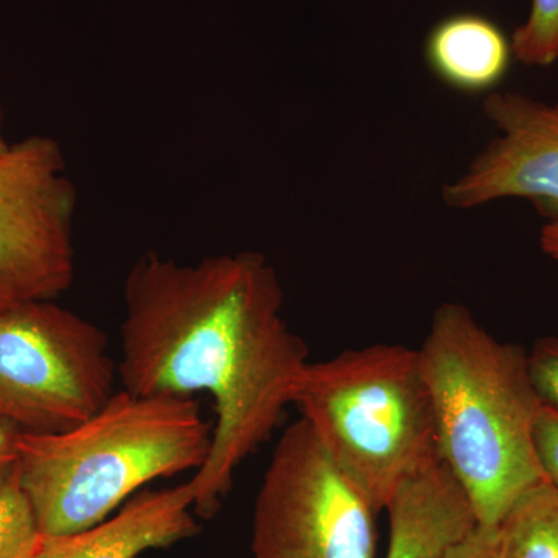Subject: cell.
Segmentation results:
<instances>
[{
	"label": "cell",
	"mask_w": 558,
	"mask_h": 558,
	"mask_svg": "<svg viewBox=\"0 0 558 558\" xmlns=\"http://www.w3.org/2000/svg\"><path fill=\"white\" fill-rule=\"evenodd\" d=\"M121 388L140 396L215 402L211 447L193 478L194 512L209 519L234 475L269 440L310 365V348L284 315L277 271L260 253L182 264L156 252L124 279Z\"/></svg>",
	"instance_id": "obj_1"
},
{
	"label": "cell",
	"mask_w": 558,
	"mask_h": 558,
	"mask_svg": "<svg viewBox=\"0 0 558 558\" xmlns=\"http://www.w3.org/2000/svg\"><path fill=\"white\" fill-rule=\"evenodd\" d=\"M444 464L468 495L480 526L495 527L546 480L534 429L543 400L529 352L506 343L458 303L435 312L418 348Z\"/></svg>",
	"instance_id": "obj_2"
},
{
	"label": "cell",
	"mask_w": 558,
	"mask_h": 558,
	"mask_svg": "<svg viewBox=\"0 0 558 558\" xmlns=\"http://www.w3.org/2000/svg\"><path fill=\"white\" fill-rule=\"evenodd\" d=\"M211 438L213 422L196 399L121 388L75 427L21 432L16 476L40 534H75L154 481L196 473Z\"/></svg>",
	"instance_id": "obj_3"
},
{
	"label": "cell",
	"mask_w": 558,
	"mask_h": 558,
	"mask_svg": "<svg viewBox=\"0 0 558 558\" xmlns=\"http://www.w3.org/2000/svg\"><path fill=\"white\" fill-rule=\"evenodd\" d=\"M292 405L377 512L442 462L418 349L373 344L310 362Z\"/></svg>",
	"instance_id": "obj_4"
},
{
	"label": "cell",
	"mask_w": 558,
	"mask_h": 558,
	"mask_svg": "<svg viewBox=\"0 0 558 558\" xmlns=\"http://www.w3.org/2000/svg\"><path fill=\"white\" fill-rule=\"evenodd\" d=\"M108 337L54 300L0 304V421L24 433H60L117 391Z\"/></svg>",
	"instance_id": "obj_5"
},
{
	"label": "cell",
	"mask_w": 558,
	"mask_h": 558,
	"mask_svg": "<svg viewBox=\"0 0 558 558\" xmlns=\"http://www.w3.org/2000/svg\"><path fill=\"white\" fill-rule=\"evenodd\" d=\"M300 417L279 438L253 513V558H374L376 515Z\"/></svg>",
	"instance_id": "obj_6"
},
{
	"label": "cell",
	"mask_w": 558,
	"mask_h": 558,
	"mask_svg": "<svg viewBox=\"0 0 558 558\" xmlns=\"http://www.w3.org/2000/svg\"><path fill=\"white\" fill-rule=\"evenodd\" d=\"M78 193L64 150L33 134L0 153V279L16 300H57L75 281Z\"/></svg>",
	"instance_id": "obj_7"
},
{
	"label": "cell",
	"mask_w": 558,
	"mask_h": 558,
	"mask_svg": "<svg viewBox=\"0 0 558 558\" xmlns=\"http://www.w3.org/2000/svg\"><path fill=\"white\" fill-rule=\"evenodd\" d=\"M483 109L498 137L446 185L444 201L453 208L473 209L495 201L524 199L548 222L558 223V100L495 92Z\"/></svg>",
	"instance_id": "obj_8"
},
{
	"label": "cell",
	"mask_w": 558,
	"mask_h": 558,
	"mask_svg": "<svg viewBox=\"0 0 558 558\" xmlns=\"http://www.w3.org/2000/svg\"><path fill=\"white\" fill-rule=\"evenodd\" d=\"M199 532L190 481L138 492L108 519L75 534L43 535L38 558H138Z\"/></svg>",
	"instance_id": "obj_9"
},
{
	"label": "cell",
	"mask_w": 558,
	"mask_h": 558,
	"mask_svg": "<svg viewBox=\"0 0 558 558\" xmlns=\"http://www.w3.org/2000/svg\"><path fill=\"white\" fill-rule=\"evenodd\" d=\"M385 510V558H447L478 526L468 495L444 462L403 484Z\"/></svg>",
	"instance_id": "obj_10"
},
{
	"label": "cell",
	"mask_w": 558,
	"mask_h": 558,
	"mask_svg": "<svg viewBox=\"0 0 558 558\" xmlns=\"http://www.w3.org/2000/svg\"><path fill=\"white\" fill-rule=\"evenodd\" d=\"M512 43L488 17L453 14L438 22L425 40V60L444 84L483 94L497 87L512 62Z\"/></svg>",
	"instance_id": "obj_11"
},
{
	"label": "cell",
	"mask_w": 558,
	"mask_h": 558,
	"mask_svg": "<svg viewBox=\"0 0 558 558\" xmlns=\"http://www.w3.org/2000/svg\"><path fill=\"white\" fill-rule=\"evenodd\" d=\"M497 558H558V488H531L494 527Z\"/></svg>",
	"instance_id": "obj_12"
},
{
	"label": "cell",
	"mask_w": 558,
	"mask_h": 558,
	"mask_svg": "<svg viewBox=\"0 0 558 558\" xmlns=\"http://www.w3.org/2000/svg\"><path fill=\"white\" fill-rule=\"evenodd\" d=\"M40 539L43 534L14 470L0 488V558H38Z\"/></svg>",
	"instance_id": "obj_13"
},
{
	"label": "cell",
	"mask_w": 558,
	"mask_h": 558,
	"mask_svg": "<svg viewBox=\"0 0 558 558\" xmlns=\"http://www.w3.org/2000/svg\"><path fill=\"white\" fill-rule=\"evenodd\" d=\"M513 58L548 68L558 61V0H531L527 20L513 32Z\"/></svg>",
	"instance_id": "obj_14"
},
{
	"label": "cell",
	"mask_w": 558,
	"mask_h": 558,
	"mask_svg": "<svg viewBox=\"0 0 558 558\" xmlns=\"http://www.w3.org/2000/svg\"><path fill=\"white\" fill-rule=\"evenodd\" d=\"M529 352V371L539 398L558 409V337H542Z\"/></svg>",
	"instance_id": "obj_15"
},
{
	"label": "cell",
	"mask_w": 558,
	"mask_h": 558,
	"mask_svg": "<svg viewBox=\"0 0 558 558\" xmlns=\"http://www.w3.org/2000/svg\"><path fill=\"white\" fill-rule=\"evenodd\" d=\"M535 450L546 480L558 488V409L543 403L534 429Z\"/></svg>",
	"instance_id": "obj_16"
},
{
	"label": "cell",
	"mask_w": 558,
	"mask_h": 558,
	"mask_svg": "<svg viewBox=\"0 0 558 558\" xmlns=\"http://www.w3.org/2000/svg\"><path fill=\"white\" fill-rule=\"evenodd\" d=\"M447 558H497L494 527L476 526L450 550Z\"/></svg>",
	"instance_id": "obj_17"
},
{
	"label": "cell",
	"mask_w": 558,
	"mask_h": 558,
	"mask_svg": "<svg viewBox=\"0 0 558 558\" xmlns=\"http://www.w3.org/2000/svg\"><path fill=\"white\" fill-rule=\"evenodd\" d=\"M20 435V428L0 421V488L9 483L16 470Z\"/></svg>",
	"instance_id": "obj_18"
},
{
	"label": "cell",
	"mask_w": 558,
	"mask_h": 558,
	"mask_svg": "<svg viewBox=\"0 0 558 558\" xmlns=\"http://www.w3.org/2000/svg\"><path fill=\"white\" fill-rule=\"evenodd\" d=\"M539 247L548 258L558 264V223L546 222L539 231Z\"/></svg>",
	"instance_id": "obj_19"
},
{
	"label": "cell",
	"mask_w": 558,
	"mask_h": 558,
	"mask_svg": "<svg viewBox=\"0 0 558 558\" xmlns=\"http://www.w3.org/2000/svg\"><path fill=\"white\" fill-rule=\"evenodd\" d=\"M9 146V140H7L5 131H3V110L2 105H0V153H3Z\"/></svg>",
	"instance_id": "obj_20"
},
{
	"label": "cell",
	"mask_w": 558,
	"mask_h": 558,
	"mask_svg": "<svg viewBox=\"0 0 558 558\" xmlns=\"http://www.w3.org/2000/svg\"><path fill=\"white\" fill-rule=\"evenodd\" d=\"M16 301L13 295H11L10 290L5 288L2 279H0V304L13 303Z\"/></svg>",
	"instance_id": "obj_21"
}]
</instances>
